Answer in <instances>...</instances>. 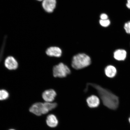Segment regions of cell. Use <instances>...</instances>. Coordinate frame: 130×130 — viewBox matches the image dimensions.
<instances>
[{
  "mask_svg": "<svg viewBox=\"0 0 130 130\" xmlns=\"http://www.w3.org/2000/svg\"><path fill=\"white\" fill-rule=\"evenodd\" d=\"M89 86H91L97 91L103 104L109 108L115 110L118 108L119 103L118 97L108 89L104 88L98 84L88 83L84 90L86 92L88 90Z\"/></svg>",
  "mask_w": 130,
  "mask_h": 130,
  "instance_id": "obj_1",
  "label": "cell"
},
{
  "mask_svg": "<svg viewBox=\"0 0 130 130\" xmlns=\"http://www.w3.org/2000/svg\"><path fill=\"white\" fill-rule=\"evenodd\" d=\"M100 23L101 25L104 27H108L110 23V21L109 19L105 20H102L101 19Z\"/></svg>",
  "mask_w": 130,
  "mask_h": 130,
  "instance_id": "obj_15",
  "label": "cell"
},
{
  "mask_svg": "<svg viewBox=\"0 0 130 130\" xmlns=\"http://www.w3.org/2000/svg\"><path fill=\"white\" fill-rule=\"evenodd\" d=\"M91 63L90 57L84 53H79L73 57L71 66L74 69L80 70L87 67Z\"/></svg>",
  "mask_w": 130,
  "mask_h": 130,
  "instance_id": "obj_2",
  "label": "cell"
},
{
  "mask_svg": "<svg viewBox=\"0 0 130 130\" xmlns=\"http://www.w3.org/2000/svg\"><path fill=\"white\" fill-rule=\"evenodd\" d=\"M56 4V0H43L42 2V7L45 12L49 13L53 12Z\"/></svg>",
  "mask_w": 130,
  "mask_h": 130,
  "instance_id": "obj_5",
  "label": "cell"
},
{
  "mask_svg": "<svg viewBox=\"0 0 130 130\" xmlns=\"http://www.w3.org/2000/svg\"><path fill=\"white\" fill-rule=\"evenodd\" d=\"M129 123H130V118H129Z\"/></svg>",
  "mask_w": 130,
  "mask_h": 130,
  "instance_id": "obj_21",
  "label": "cell"
},
{
  "mask_svg": "<svg viewBox=\"0 0 130 130\" xmlns=\"http://www.w3.org/2000/svg\"><path fill=\"white\" fill-rule=\"evenodd\" d=\"M36 1L40 2H42L43 1V0H36Z\"/></svg>",
  "mask_w": 130,
  "mask_h": 130,
  "instance_id": "obj_20",
  "label": "cell"
},
{
  "mask_svg": "<svg viewBox=\"0 0 130 130\" xmlns=\"http://www.w3.org/2000/svg\"><path fill=\"white\" fill-rule=\"evenodd\" d=\"M105 72L107 77L110 78H113L116 75L117 70L115 67L109 65L105 68Z\"/></svg>",
  "mask_w": 130,
  "mask_h": 130,
  "instance_id": "obj_12",
  "label": "cell"
},
{
  "mask_svg": "<svg viewBox=\"0 0 130 130\" xmlns=\"http://www.w3.org/2000/svg\"><path fill=\"white\" fill-rule=\"evenodd\" d=\"M100 18L102 20H105L108 19V15L105 13L102 14L100 16Z\"/></svg>",
  "mask_w": 130,
  "mask_h": 130,
  "instance_id": "obj_17",
  "label": "cell"
},
{
  "mask_svg": "<svg viewBox=\"0 0 130 130\" xmlns=\"http://www.w3.org/2000/svg\"><path fill=\"white\" fill-rule=\"evenodd\" d=\"M71 72L70 69L69 67L62 62L54 66L53 69V75L55 77H65L70 74Z\"/></svg>",
  "mask_w": 130,
  "mask_h": 130,
  "instance_id": "obj_3",
  "label": "cell"
},
{
  "mask_svg": "<svg viewBox=\"0 0 130 130\" xmlns=\"http://www.w3.org/2000/svg\"><path fill=\"white\" fill-rule=\"evenodd\" d=\"M123 27L126 33L130 35V21L126 22Z\"/></svg>",
  "mask_w": 130,
  "mask_h": 130,
  "instance_id": "obj_16",
  "label": "cell"
},
{
  "mask_svg": "<svg viewBox=\"0 0 130 130\" xmlns=\"http://www.w3.org/2000/svg\"><path fill=\"white\" fill-rule=\"evenodd\" d=\"M46 54L50 57H60L62 55V50L60 48L56 46H52L48 48L46 50Z\"/></svg>",
  "mask_w": 130,
  "mask_h": 130,
  "instance_id": "obj_8",
  "label": "cell"
},
{
  "mask_svg": "<svg viewBox=\"0 0 130 130\" xmlns=\"http://www.w3.org/2000/svg\"><path fill=\"white\" fill-rule=\"evenodd\" d=\"M46 122L48 126L54 128L57 126L58 121L56 117L54 115L51 114L48 115L47 117Z\"/></svg>",
  "mask_w": 130,
  "mask_h": 130,
  "instance_id": "obj_11",
  "label": "cell"
},
{
  "mask_svg": "<svg viewBox=\"0 0 130 130\" xmlns=\"http://www.w3.org/2000/svg\"><path fill=\"white\" fill-rule=\"evenodd\" d=\"M2 55H0V62L1 61L2 58Z\"/></svg>",
  "mask_w": 130,
  "mask_h": 130,
  "instance_id": "obj_19",
  "label": "cell"
},
{
  "mask_svg": "<svg viewBox=\"0 0 130 130\" xmlns=\"http://www.w3.org/2000/svg\"><path fill=\"white\" fill-rule=\"evenodd\" d=\"M5 66L8 69L12 70L17 69L18 67V62L14 57L9 56L5 60Z\"/></svg>",
  "mask_w": 130,
  "mask_h": 130,
  "instance_id": "obj_6",
  "label": "cell"
},
{
  "mask_svg": "<svg viewBox=\"0 0 130 130\" xmlns=\"http://www.w3.org/2000/svg\"><path fill=\"white\" fill-rule=\"evenodd\" d=\"M88 106L90 108H96L100 104V99L96 96L93 95H91L86 100Z\"/></svg>",
  "mask_w": 130,
  "mask_h": 130,
  "instance_id": "obj_9",
  "label": "cell"
},
{
  "mask_svg": "<svg viewBox=\"0 0 130 130\" xmlns=\"http://www.w3.org/2000/svg\"><path fill=\"white\" fill-rule=\"evenodd\" d=\"M57 93L53 89H48L44 91L42 94L43 100L46 102H53L55 100Z\"/></svg>",
  "mask_w": 130,
  "mask_h": 130,
  "instance_id": "obj_7",
  "label": "cell"
},
{
  "mask_svg": "<svg viewBox=\"0 0 130 130\" xmlns=\"http://www.w3.org/2000/svg\"><path fill=\"white\" fill-rule=\"evenodd\" d=\"M9 97V94L7 91L5 89H0V100H7Z\"/></svg>",
  "mask_w": 130,
  "mask_h": 130,
  "instance_id": "obj_13",
  "label": "cell"
},
{
  "mask_svg": "<svg viewBox=\"0 0 130 130\" xmlns=\"http://www.w3.org/2000/svg\"><path fill=\"white\" fill-rule=\"evenodd\" d=\"M9 130H14V129H10Z\"/></svg>",
  "mask_w": 130,
  "mask_h": 130,
  "instance_id": "obj_22",
  "label": "cell"
},
{
  "mask_svg": "<svg viewBox=\"0 0 130 130\" xmlns=\"http://www.w3.org/2000/svg\"><path fill=\"white\" fill-rule=\"evenodd\" d=\"M29 111L37 116L45 114L49 111L47 109L44 103L37 102L32 105L29 109Z\"/></svg>",
  "mask_w": 130,
  "mask_h": 130,
  "instance_id": "obj_4",
  "label": "cell"
},
{
  "mask_svg": "<svg viewBox=\"0 0 130 130\" xmlns=\"http://www.w3.org/2000/svg\"><path fill=\"white\" fill-rule=\"evenodd\" d=\"M44 103L49 111L54 109L57 106V104L56 102H45Z\"/></svg>",
  "mask_w": 130,
  "mask_h": 130,
  "instance_id": "obj_14",
  "label": "cell"
},
{
  "mask_svg": "<svg viewBox=\"0 0 130 130\" xmlns=\"http://www.w3.org/2000/svg\"><path fill=\"white\" fill-rule=\"evenodd\" d=\"M126 6L128 9H130V0H127Z\"/></svg>",
  "mask_w": 130,
  "mask_h": 130,
  "instance_id": "obj_18",
  "label": "cell"
},
{
  "mask_svg": "<svg viewBox=\"0 0 130 130\" xmlns=\"http://www.w3.org/2000/svg\"><path fill=\"white\" fill-rule=\"evenodd\" d=\"M127 53L126 50L118 49L114 52L113 57L115 59L118 61H123L126 59Z\"/></svg>",
  "mask_w": 130,
  "mask_h": 130,
  "instance_id": "obj_10",
  "label": "cell"
}]
</instances>
